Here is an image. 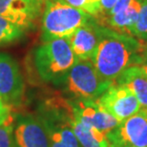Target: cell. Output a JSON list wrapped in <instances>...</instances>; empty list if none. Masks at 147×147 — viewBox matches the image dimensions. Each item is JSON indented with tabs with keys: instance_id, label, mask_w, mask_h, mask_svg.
I'll return each mask as SVG.
<instances>
[{
	"instance_id": "cell-1",
	"label": "cell",
	"mask_w": 147,
	"mask_h": 147,
	"mask_svg": "<svg viewBox=\"0 0 147 147\" xmlns=\"http://www.w3.org/2000/svg\"><path fill=\"white\" fill-rule=\"evenodd\" d=\"M100 33L92 62L102 78L115 82L129 67L140 65L145 47L138 38L103 25Z\"/></svg>"
},
{
	"instance_id": "cell-2",
	"label": "cell",
	"mask_w": 147,
	"mask_h": 147,
	"mask_svg": "<svg viewBox=\"0 0 147 147\" xmlns=\"http://www.w3.org/2000/svg\"><path fill=\"white\" fill-rule=\"evenodd\" d=\"M78 61L68 38L44 41L34 53V64L41 80L59 86Z\"/></svg>"
},
{
	"instance_id": "cell-3",
	"label": "cell",
	"mask_w": 147,
	"mask_h": 147,
	"mask_svg": "<svg viewBox=\"0 0 147 147\" xmlns=\"http://www.w3.org/2000/svg\"><path fill=\"white\" fill-rule=\"evenodd\" d=\"M93 16L75 8L64 0H44L41 25L42 42L68 38Z\"/></svg>"
},
{
	"instance_id": "cell-4",
	"label": "cell",
	"mask_w": 147,
	"mask_h": 147,
	"mask_svg": "<svg viewBox=\"0 0 147 147\" xmlns=\"http://www.w3.org/2000/svg\"><path fill=\"white\" fill-rule=\"evenodd\" d=\"M36 115L48 133L51 147H82L72 127L74 113L70 99H48Z\"/></svg>"
},
{
	"instance_id": "cell-5",
	"label": "cell",
	"mask_w": 147,
	"mask_h": 147,
	"mask_svg": "<svg viewBox=\"0 0 147 147\" xmlns=\"http://www.w3.org/2000/svg\"><path fill=\"white\" fill-rule=\"evenodd\" d=\"M114 83L99 75L92 61L78 59L61 86L73 99L96 101Z\"/></svg>"
},
{
	"instance_id": "cell-6",
	"label": "cell",
	"mask_w": 147,
	"mask_h": 147,
	"mask_svg": "<svg viewBox=\"0 0 147 147\" xmlns=\"http://www.w3.org/2000/svg\"><path fill=\"white\" fill-rule=\"evenodd\" d=\"M25 85L18 63L11 55L0 53V98L11 108L21 104Z\"/></svg>"
},
{
	"instance_id": "cell-7",
	"label": "cell",
	"mask_w": 147,
	"mask_h": 147,
	"mask_svg": "<svg viewBox=\"0 0 147 147\" xmlns=\"http://www.w3.org/2000/svg\"><path fill=\"white\" fill-rule=\"evenodd\" d=\"M96 101L113 115L119 122L142 109L136 96L127 86L122 84L114 83Z\"/></svg>"
},
{
	"instance_id": "cell-8",
	"label": "cell",
	"mask_w": 147,
	"mask_h": 147,
	"mask_svg": "<svg viewBox=\"0 0 147 147\" xmlns=\"http://www.w3.org/2000/svg\"><path fill=\"white\" fill-rule=\"evenodd\" d=\"M110 144L147 147V110L140 109L108 135Z\"/></svg>"
},
{
	"instance_id": "cell-9",
	"label": "cell",
	"mask_w": 147,
	"mask_h": 147,
	"mask_svg": "<svg viewBox=\"0 0 147 147\" xmlns=\"http://www.w3.org/2000/svg\"><path fill=\"white\" fill-rule=\"evenodd\" d=\"M70 100L76 119L85 125L91 126L98 131L106 134L107 136L120 124L113 115L105 110L96 101L78 99Z\"/></svg>"
},
{
	"instance_id": "cell-10",
	"label": "cell",
	"mask_w": 147,
	"mask_h": 147,
	"mask_svg": "<svg viewBox=\"0 0 147 147\" xmlns=\"http://www.w3.org/2000/svg\"><path fill=\"white\" fill-rule=\"evenodd\" d=\"M16 147H51L45 127L37 115H20L13 127Z\"/></svg>"
},
{
	"instance_id": "cell-11",
	"label": "cell",
	"mask_w": 147,
	"mask_h": 147,
	"mask_svg": "<svg viewBox=\"0 0 147 147\" xmlns=\"http://www.w3.org/2000/svg\"><path fill=\"white\" fill-rule=\"evenodd\" d=\"M43 8L44 0H0V16L24 30L34 25Z\"/></svg>"
},
{
	"instance_id": "cell-12",
	"label": "cell",
	"mask_w": 147,
	"mask_h": 147,
	"mask_svg": "<svg viewBox=\"0 0 147 147\" xmlns=\"http://www.w3.org/2000/svg\"><path fill=\"white\" fill-rule=\"evenodd\" d=\"M100 28L101 25L93 16L68 37L74 54L78 60L92 61L101 37Z\"/></svg>"
},
{
	"instance_id": "cell-13",
	"label": "cell",
	"mask_w": 147,
	"mask_h": 147,
	"mask_svg": "<svg viewBox=\"0 0 147 147\" xmlns=\"http://www.w3.org/2000/svg\"><path fill=\"white\" fill-rule=\"evenodd\" d=\"M115 83L127 86L136 96L142 109L147 110V76L139 65H134L126 69Z\"/></svg>"
},
{
	"instance_id": "cell-14",
	"label": "cell",
	"mask_w": 147,
	"mask_h": 147,
	"mask_svg": "<svg viewBox=\"0 0 147 147\" xmlns=\"http://www.w3.org/2000/svg\"><path fill=\"white\" fill-rule=\"evenodd\" d=\"M140 6H142L140 0H132V2L124 10L102 20L101 22L103 23L101 25L104 26V24H106L108 28L120 32V33H125L129 34V31L133 27L138 17V14L140 13ZM101 22L98 23L100 24Z\"/></svg>"
},
{
	"instance_id": "cell-15",
	"label": "cell",
	"mask_w": 147,
	"mask_h": 147,
	"mask_svg": "<svg viewBox=\"0 0 147 147\" xmlns=\"http://www.w3.org/2000/svg\"><path fill=\"white\" fill-rule=\"evenodd\" d=\"M71 123L74 133L82 147H110L106 134L99 132L91 126L83 124L76 119L74 115Z\"/></svg>"
},
{
	"instance_id": "cell-16",
	"label": "cell",
	"mask_w": 147,
	"mask_h": 147,
	"mask_svg": "<svg viewBox=\"0 0 147 147\" xmlns=\"http://www.w3.org/2000/svg\"><path fill=\"white\" fill-rule=\"evenodd\" d=\"M24 29L0 16V45L19 40L24 34Z\"/></svg>"
},
{
	"instance_id": "cell-17",
	"label": "cell",
	"mask_w": 147,
	"mask_h": 147,
	"mask_svg": "<svg viewBox=\"0 0 147 147\" xmlns=\"http://www.w3.org/2000/svg\"><path fill=\"white\" fill-rule=\"evenodd\" d=\"M140 13L133 27L129 31V34L139 40L147 41V0H140Z\"/></svg>"
},
{
	"instance_id": "cell-18",
	"label": "cell",
	"mask_w": 147,
	"mask_h": 147,
	"mask_svg": "<svg viewBox=\"0 0 147 147\" xmlns=\"http://www.w3.org/2000/svg\"><path fill=\"white\" fill-rule=\"evenodd\" d=\"M13 115L5 122L0 124V147H16L13 138V127H14Z\"/></svg>"
},
{
	"instance_id": "cell-19",
	"label": "cell",
	"mask_w": 147,
	"mask_h": 147,
	"mask_svg": "<svg viewBox=\"0 0 147 147\" xmlns=\"http://www.w3.org/2000/svg\"><path fill=\"white\" fill-rule=\"evenodd\" d=\"M64 1L93 16H96L100 13L101 0H64Z\"/></svg>"
},
{
	"instance_id": "cell-20",
	"label": "cell",
	"mask_w": 147,
	"mask_h": 147,
	"mask_svg": "<svg viewBox=\"0 0 147 147\" xmlns=\"http://www.w3.org/2000/svg\"><path fill=\"white\" fill-rule=\"evenodd\" d=\"M131 2H132V0H117V3H116V5L114 6V8L112 9L109 13H108L106 16H104L103 17H100V18H96V21H98V22H101L102 20L106 19V18H108V17H110L112 16H114V14L119 13L120 11L124 10V9L127 7V6L130 4Z\"/></svg>"
},
{
	"instance_id": "cell-21",
	"label": "cell",
	"mask_w": 147,
	"mask_h": 147,
	"mask_svg": "<svg viewBox=\"0 0 147 147\" xmlns=\"http://www.w3.org/2000/svg\"><path fill=\"white\" fill-rule=\"evenodd\" d=\"M117 0H101L100 1V13L96 16H94L95 18H100L109 13V11L114 8Z\"/></svg>"
},
{
	"instance_id": "cell-22",
	"label": "cell",
	"mask_w": 147,
	"mask_h": 147,
	"mask_svg": "<svg viewBox=\"0 0 147 147\" xmlns=\"http://www.w3.org/2000/svg\"><path fill=\"white\" fill-rule=\"evenodd\" d=\"M11 116H13V114H11V107L9 106L8 104H6L0 98V124L5 122Z\"/></svg>"
},
{
	"instance_id": "cell-23",
	"label": "cell",
	"mask_w": 147,
	"mask_h": 147,
	"mask_svg": "<svg viewBox=\"0 0 147 147\" xmlns=\"http://www.w3.org/2000/svg\"><path fill=\"white\" fill-rule=\"evenodd\" d=\"M139 66H140V68L142 69V71L147 76V48L144 49V52H143L142 55V59L140 61Z\"/></svg>"
},
{
	"instance_id": "cell-24",
	"label": "cell",
	"mask_w": 147,
	"mask_h": 147,
	"mask_svg": "<svg viewBox=\"0 0 147 147\" xmlns=\"http://www.w3.org/2000/svg\"><path fill=\"white\" fill-rule=\"evenodd\" d=\"M110 147H133L129 145H119V144H110Z\"/></svg>"
}]
</instances>
